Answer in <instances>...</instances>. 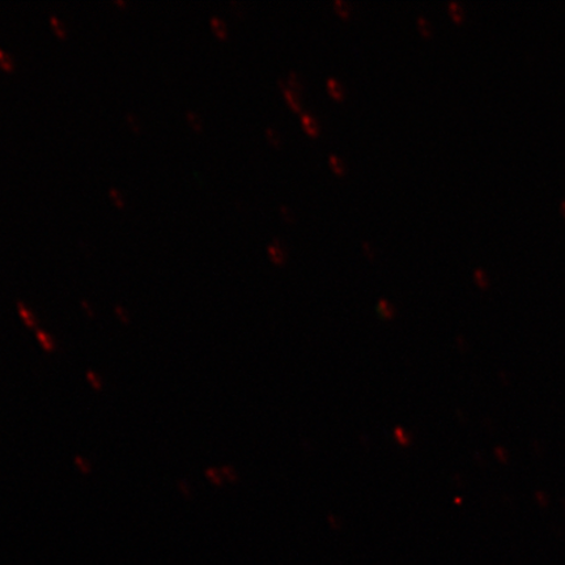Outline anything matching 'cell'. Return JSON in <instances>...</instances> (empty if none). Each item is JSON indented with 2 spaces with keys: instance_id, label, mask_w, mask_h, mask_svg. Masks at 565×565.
<instances>
[{
  "instance_id": "obj_13",
  "label": "cell",
  "mask_w": 565,
  "mask_h": 565,
  "mask_svg": "<svg viewBox=\"0 0 565 565\" xmlns=\"http://www.w3.org/2000/svg\"><path fill=\"white\" fill-rule=\"evenodd\" d=\"M331 168L334 169L335 173L344 174L345 173V164L341 158H338L337 154H330L329 158Z\"/></svg>"
},
{
  "instance_id": "obj_7",
  "label": "cell",
  "mask_w": 565,
  "mask_h": 565,
  "mask_svg": "<svg viewBox=\"0 0 565 565\" xmlns=\"http://www.w3.org/2000/svg\"><path fill=\"white\" fill-rule=\"evenodd\" d=\"M0 67L7 71V73H13L17 67V63L15 60H13V56L3 51L2 47H0Z\"/></svg>"
},
{
  "instance_id": "obj_10",
  "label": "cell",
  "mask_w": 565,
  "mask_h": 565,
  "mask_svg": "<svg viewBox=\"0 0 565 565\" xmlns=\"http://www.w3.org/2000/svg\"><path fill=\"white\" fill-rule=\"evenodd\" d=\"M125 119H126L127 125L130 126V129L134 132H136V134L141 132V124H140L139 118L136 115V113L127 111L125 115Z\"/></svg>"
},
{
  "instance_id": "obj_1",
  "label": "cell",
  "mask_w": 565,
  "mask_h": 565,
  "mask_svg": "<svg viewBox=\"0 0 565 565\" xmlns=\"http://www.w3.org/2000/svg\"><path fill=\"white\" fill-rule=\"evenodd\" d=\"M268 256L271 257L273 263L277 265L285 264L286 260V252L285 247H282L279 239H274V242L267 247Z\"/></svg>"
},
{
  "instance_id": "obj_20",
  "label": "cell",
  "mask_w": 565,
  "mask_h": 565,
  "mask_svg": "<svg viewBox=\"0 0 565 565\" xmlns=\"http://www.w3.org/2000/svg\"><path fill=\"white\" fill-rule=\"evenodd\" d=\"M395 437H397V440L402 445H408L409 443V436L402 428L395 429Z\"/></svg>"
},
{
  "instance_id": "obj_11",
  "label": "cell",
  "mask_w": 565,
  "mask_h": 565,
  "mask_svg": "<svg viewBox=\"0 0 565 565\" xmlns=\"http://www.w3.org/2000/svg\"><path fill=\"white\" fill-rule=\"evenodd\" d=\"M379 312L391 320L394 317L395 310L391 302L383 299L379 301Z\"/></svg>"
},
{
  "instance_id": "obj_17",
  "label": "cell",
  "mask_w": 565,
  "mask_h": 565,
  "mask_svg": "<svg viewBox=\"0 0 565 565\" xmlns=\"http://www.w3.org/2000/svg\"><path fill=\"white\" fill-rule=\"evenodd\" d=\"M418 25L424 35L433 34V26H430L429 20L426 17H418Z\"/></svg>"
},
{
  "instance_id": "obj_18",
  "label": "cell",
  "mask_w": 565,
  "mask_h": 565,
  "mask_svg": "<svg viewBox=\"0 0 565 565\" xmlns=\"http://www.w3.org/2000/svg\"><path fill=\"white\" fill-rule=\"evenodd\" d=\"M449 10L451 12V17H454L457 21H461L463 18V11L461 4L456 2L449 3Z\"/></svg>"
},
{
  "instance_id": "obj_19",
  "label": "cell",
  "mask_w": 565,
  "mask_h": 565,
  "mask_svg": "<svg viewBox=\"0 0 565 565\" xmlns=\"http://www.w3.org/2000/svg\"><path fill=\"white\" fill-rule=\"evenodd\" d=\"M39 339L42 345H44V349L46 351H53L54 344L51 338L46 335L45 333H39Z\"/></svg>"
},
{
  "instance_id": "obj_14",
  "label": "cell",
  "mask_w": 565,
  "mask_h": 565,
  "mask_svg": "<svg viewBox=\"0 0 565 565\" xmlns=\"http://www.w3.org/2000/svg\"><path fill=\"white\" fill-rule=\"evenodd\" d=\"M334 7L339 15H342L343 18L350 17L351 7L349 2H345V0H334Z\"/></svg>"
},
{
  "instance_id": "obj_3",
  "label": "cell",
  "mask_w": 565,
  "mask_h": 565,
  "mask_svg": "<svg viewBox=\"0 0 565 565\" xmlns=\"http://www.w3.org/2000/svg\"><path fill=\"white\" fill-rule=\"evenodd\" d=\"M301 122L310 136L316 137L318 132H320V124H318L317 119L312 115H309L308 111L301 113Z\"/></svg>"
},
{
  "instance_id": "obj_24",
  "label": "cell",
  "mask_w": 565,
  "mask_h": 565,
  "mask_svg": "<svg viewBox=\"0 0 565 565\" xmlns=\"http://www.w3.org/2000/svg\"><path fill=\"white\" fill-rule=\"evenodd\" d=\"M115 4L119 7H127L126 0H115Z\"/></svg>"
},
{
  "instance_id": "obj_5",
  "label": "cell",
  "mask_w": 565,
  "mask_h": 565,
  "mask_svg": "<svg viewBox=\"0 0 565 565\" xmlns=\"http://www.w3.org/2000/svg\"><path fill=\"white\" fill-rule=\"evenodd\" d=\"M49 21H51V25L56 38L61 40H66L68 32L65 23H63V21L56 15H51V18H49Z\"/></svg>"
},
{
  "instance_id": "obj_4",
  "label": "cell",
  "mask_w": 565,
  "mask_h": 565,
  "mask_svg": "<svg viewBox=\"0 0 565 565\" xmlns=\"http://www.w3.org/2000/svg\"><path fill=\"white\" fill-rule=\"evenodd\" d=\"M280 88L282 90V94H285L287 102L289 105L292 106L294 110L301 111V100L298 94H296L295 90L291 88H288L286 84H282L281 81H279Z\"/></svg>"
},
{
  "instance_id": "obj_15",
  "label": "cell",
  "mask_w": 565,
  "mask_h": 565,
  "mask_svg": "<svg viewBox=\"0 0 565 565\" xmlns=\"http://www.w3.org/2000/svg\"><path fill=\"white\" fill-rule=\"evenodd\" d=\"M266 136L268 140L271 141L274 146L279 147L281 145V137L279 136V132L274 129V127L268 126L266 129Z\"/></svg>"
},
{
  "instance_id": "obj_9",
  "label": "cell",
  "mask_w": 565,
  "mask_h": 565,
  "mask_svg": "<svg viewBox=\"0 0 565 565\" xmlns=\"http://www.w3.org/2000/svg\"><path fill=\"white\" fill-rule=\"evenodd\" d=\"M185 116H186L188 122L190 125H192V127L195 131L200 132L203 130L202 117L200 115H198L196 111L189 109V110H186Z\"/></svg>"
},
{
  "instance_id": "obj_2",
  "label": "cell",
  "mask_w": 565,
  "mask_h": 565,
  "mask_svg": "<svg viewBox=\"0 0 565 565\" xmlns=\"http://www.w3.org/2000/svg\"><path fill=\"white\" fill-rule=\"evenodd\" d=\"M210 25L218 39L224 40L228 38V26L221 17H211Z\"/></svg>"
},
{
  "instance_id": "obj_23",
  "label": "cell",
  "mask_w": 565,
  "mask_h": 565,
  "mask_svg": "<svg viewBox=\"0 0 565 565\" xmlns=\"http://www.w3.org/2000/svg\"><path fill=\"white\" fill-rule=\"evenodd\" d=\"M209 477L212 479V480H215V483H221L222 480H218L217 476L215 475V471L214 470H211L209 472Z\"/></svg>"
},
{
  "instance_id": "obj_8",
  "label": "cell",
  "mask_w": 565,
  "mask_h": 565,
  "mask_svg": "<svg viewBox=\"0 0 565 565\" xmlns=\"http://www.w3.org/2000/svg\"><path fill=\"white\" fill-rule=\"evenodd\" d=\"M108 195L110 198V201L113 202V204H115V206L117 209H119V210L126 209V206H127L126 198L121 192H119V190L117 188H110Z\"/></svg>"
},
{
  "instance_id": "obj_22",
  "label": "cell",
  "mask_w": 565,
  "mask_h": 565,
  "mask_svg": "<svg viewBox=\"0 0 565 565\" xmlns=\"http://www.w3.org/2000/svg\"><path fill=\"white\" fill-rule=\"evenodd\" d=\"M88 379H89V381H92V384H94V386L96 388L100 387V383H98V381H97L96 376H94V374L89 373Z\"/></svg>"
},
{
  "instance_id": "obj_12",
  "label": "cell",
  "mask_w": 565,
  "mask_h": 565,
  "mask_svg": "<svg viewBox=\"0 0 565 565\" xmlns=\"http://www.w3.org/2000/svg\"><path fill=\"white\" fill-rule=\"evenodd\" d=\"M18 308H19V313H20L21 318H23V320L28 324V327H30V328L34 327V323H35L34 317L30 313V310H28L24 307V303L19 302Z\"/></svg>"
},
{
  "instance_id": "obj_21",
  "label": "cell",
  "mask_w": 565,
  "mask_h": 565,
  "mask_svg": "<svg viewBox=\"0 0 565 565\" xmlns=\"http://www.w3.org/2000/svg\"><path fill=\"white\" fill-rule=\"evenodd\" d=\"M280 211L282 216H285L288 222H292V218L295 217L292 210H289L287 206H281Z\"/></svg>"
},
{
  "instance_id": "obj_16",
  "label": "cell",
  "mask_w": 565,
  "mask_h": 565,
  "mask_svg": "<svg viewBox=\"0 0 565 565\" xmlns=\"http://www.w3.org/2000/svg\"><path fill=\"white\" fill-rule=\"evenodd\" d=\"M288 83H289V88L295 90L296 94H299V92L302 90V84L299 81V76H298V74L295 73V71H292V73L289 74Z\"/></svg>"
},
{
  "instance_id": "obj_6",
  "label": "cell",
  "mask_w": 565,
  "mask_h": 565,
  "mask_svg": "<svg viewBox=\"0 0 565 565\" xmlns=\"http://www.w3.org/2000/svg\"><path fill=\"white\" fill-rule=\"evenodd\" d=\"M327 86L331 96L335 97L337 100H342L344 97V88L341 82L337 79V77H329L327 81Z\"/></svg>"
}]
</instances>
